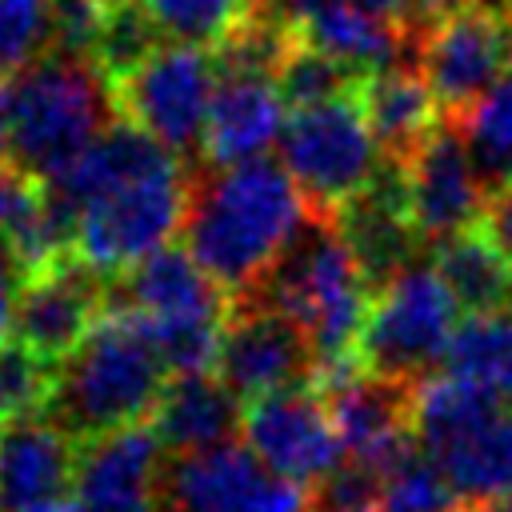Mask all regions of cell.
<instances>
[{"label":"cell","mask_w":512,"mask_h":512,"mask_svg":"<svg viewBox=\"0 0 512 512\" xmlns=\"http://www.w3.org/2000/svg\"><path fill=\"white\" fill-rule=\"evenodd\" d=\"M276 88L284 96L288 108H308V104H324L336 96H348L360 88V72H352L348 64L332 60L320 48H308L300 40H292V48L284 52V60L276 64Z\"/></svg>","instance_id":"83f0119b"},{"label":"cell","mask_w":512,"mask_h":512,"mask_svg":"<svg viewBox=\"0 0 512 512\" xmlns=\"http://www.w3.org/2000/svg\"><path fill=\"white\" fill-rule=\"evenodd\" d=\"M456 312L460 304L440 272L412 260L380 292H372L368 320L356 340V364L380 380L420 384L428 368L444 364L456 336Z\"/></svg>","instance_id":"52a82bcc"},{"label":"cell","mask_w":512,"mask_h":512,"mask_svg":"<svg viewBox=\"0 0 512 512\" xmlns=\"http://www.w3.org/2000/svg\"><path fill=\"white\" fill-rule=\"evenodd\" d=\"M240 432L264 468L296 484H316L344 460L332 408L316 384H296L252 400Z\"/></svg>","instance_id":"4fadbf2b"},{"label":"cell","mask_w":512,"mask_h":512,"mask_svg":"<svg viewBox=\"0 0 512 512\" xmlns=\"http://www.w3.org/2000/svg\"><path fill=\"white\" fill-rule=\"evenodd\" d=\"M460 512H512V492L492 496V500H480V504H464Z\"/></svg>","instance_id":"8d00e7d4"},{"label":"cell","mask_w":512,"mask_h":512,"mask_svg":"<svg viewBox=\"0 0 512 512\" xmlns=\"http://www.w3.org/2000/svg\"><path fill=\"white\" fill-rule=\"evenodd\" d=\"M28 512H76V504H72V496H60V500L36 504V508H28Z\"/></svg>","instance_id":"74e56055"},{"label":"cell","mask_w":512,"mask_h":512,"mask_svg":"<svg viewBox=\"0 0 512 512\" xmlns=\"http://www.w3.org/2000/svg\"><path fill=\"white\" fill-rule=\"evenodd\" d=\"M360 104H364V116L372 124V136L384 160H396V164H408V156L444 120L420 68H408V64L368 72L360 80Z\"/></svg>","instance_id":"44dd1931"},{"label":"cell","mask_w":512,"mask_h":512,"mask_svg":"<svg viewBox=\"0 0 512 512\" xmlns=\"http://www.w3.org/2000/svg\"><path fill=\"white\" fill-rule=\"evenodd\" d=\"M52 388H56V368L8 336L0 344V420L48 412Z\"/></svg>","instance_id":"f546056e"},{"label":"cell","mask_w":512,"mask_h":512,"mask_svg":"<svg viewBox=\"0 0 512 512\" xmlns=\"http://www.w3.org/2000/svg\"><path fill=\"white\" fill-rule=\"evenodd\" d=\"M448 120H456L488 196L500 192L512 180V72L500 84H492L476 104H468L460 116Z\"/></svg>","instance_id":"d4e9b609"},{"label":"cell","mask_w":512,"mask_h":512,"mask_svg":"<svg viewBox=\"0 0 512 512\" xmlns=\"http://www.w3.org/2000/svg\"><path fill=\"white\" fill-rule=\"evenodd\" d=\"M308 216L312 208L284 164L260 156L192 184L184 240L224 292L244 296L264 280Z\"/></svg>","instance_id":"7a4b0ae2"},{"label":"cell","mask_w":512,"mask_h":512,"mask_svg":"<svg viewBox=\"0 0 512 512\" xmlns=\"http://www.w3.org/2000/svg\"><path fill=\"white\" fill-rule=\"evenodd\" d=\"M240 404L244 400L216 372L172 376L152 412V432L160 436L164 452H200L236 436L244 420Z\"/></svg>","instance_id":"ffe728a7"},{"label":"cell","mask_w":512,"mask_h":512,"mask_svg":"<svg viewBox=\"0 0 512 512\" xmlns=\"http://www.w3.org/2000/svg\"><path fill=\"white\" fill-rule=\"evenodd\" d=\"M432 268L468 316L512 308V256L492 240L484 224L440 240L432 248Z\"/></svg>","instance_id":"7402d4cb"},{"label":"cell","mask_w":512,"mask_h":512,"mask_svg":"<svg viewBox=\"0 0 512 512\" xmlns=\"http://www.w3.org/2000/svg\"><path fill=\"white\" fill-rule=\"evenodd\" d=\"M164 40L216 48L228 40L264 0H140Z\"/></svg>","instance_id":"4316f807"},{"label":"cell","mask_w":512,"mask_h":512,"mask_svg":"<svg viewBox=\"0 0 512 512\" xmlns=\"http://www.w3.org/2000/svg\"><path fill=\"white\" fill-rule=\"evenodd\" d=\"M212 372L252 404L296 384H316V352L288 316L252 296H232Z\"/></svg>","instance_id":"7c38bea8"},{"label":"cell","mask_w":512,"mask_h":512,"mask_svg":"<svg viewBox=\"0 0 512 512\" xmlns=\"http://www.w3.org/2000/svg\"><path fill=\"white\" fill-rule=\"evenodd\" d=\"M164 444L152 424H132L80 444L72 504L76 512H156V476Z\"/></svg>","instance_id":"2e32d148"},{"label":"cell","mask_w":512,"mask_h":512,"mask_svg":"<svg viewBox=\"0 0 512 512\" xmlns=\"http://www.w3.org/2000/svg\"><path fill=\"white\" fill-rule=\"evenodd\" d=\"M52 44V0H0V76Z\"/></svg>","instance_id":"4dcf8cb0"},{"label":"cell","mask_w":512,"mask_h":512,"mask_svg":"<svg viewBox=\"0 0 512 512\" xmlns=\"http://www.w3.org/2000/svg\"><path fill=\"white\" fill-rule=\"evenodd\" d=\"M44 188L72 212V256L104 280L164 248L192 196L180 156L124 116Z\"/></svg>","instance_id":"6da1fadb"},{"label":"cell","mask_w":512,"mask_h":512,"mask_svg":"<svg viewBox=\"0 0 512 512\" xmlns=\"http://www.w3.org/2000/svg\"><path fill=\"white\" fill-rule=\"evenodd\" d=\"M308 512H380V472L360 460H340L312 484Z\"/></svg>","instance_id":"1f68e13d"},{"label":"cell","mask_w":512,"mask_h":512,"mask_svg":"<svg viewBox=\"0 0 512 512\" xmlns=\"http://www.w3.org/2000/svg\"><path fill=\"white\" fill-rule=\"evenodd\" d=\"M280 164L316 216H336L356 200L384 164L360 88L324 104L292 108L280 132Z\"/></svg>","instance_id":"ba28073f"},{"label":"cell","mask_w":512,"mask_h":512,"mask_svg":"<svg viewBox=\"0 0 512 512\" xmlns=\"http://www.w3.org/2000/svg\"><path fill=\"white\" fill-rule=\"evenodd\" d=\"M284 96L264 72H220L208 128H204V160L212 168H232L260 160L284 132Z\"/></svg>","instance_id":"d6986e66"},{"label":"cell","mask_w":512,"mask_h":512,"mask_svg":"<svg viewBox=\"0 0 512 512\" xmlns=\"http://www.w3.org/2000/svg\"><path fill=\"white\" fill-rule=\"evenodd\" d=\"M108 304L132 312L148 328L172 376H188L212 372L220 332L232 312V292H224L188 248L164 244L120 272Z\"/></svg>","instance_id":"8992f818"},{"label":"cell","mask_w":512,"mask_h":512,"mask_svg":"<svg viewBox=\"0 0 512 512\" xmlns=\"http://www.w3.org/2000/svg\"><path fill=\"white\" fill-rule=\"evenodd\" d=\"M104 308H108L104 276L92 272L84 260L64 256L20 284L8 336L44 364L60 368L92 332V324L104 316Z\"/></svg>","instance_id":"5bb4252c"},{"label":"cell","mask_w":512,"mask_h":512,"mask_svg":"<svg viewBox=\"0 0 512 512\" xmlns=\"http://www.w3.org/2000/svg\"><path fill=\"white\" fill-rule=\"evenodd\" d=\"M444 368L448 376L480 384L504 404H512V308L468 316L464 324H456Z\"/></svg>","instance_id":"cb8c5ba5"},{"label":"cell","mask_w":512,"mask_h":512,"mask_svg":"<svg viewBox=\"0 0 512 512\" xmlns=\"http://www.w3.org/2000/svg\"><path fill=\"white\" fill-rule=\"evenodd\" d=\"M8 124H12V84L0 76V160L8 156Z\"/></svg>","instance_id":"d590c367"},{"label":"cell","mask_w":512,"mask_h":512,"mask_svg":"<svg viewBox=\"0 0 512 512\" xmlns=\"http://www.w3.org/2000/svg\"><path fill=\"white\" fill-rule=\"evenodd\" d=\"M168 376L172 372L148 328L132 312L108 304L80 348L56 368L48 416L76 444H88L108 432L148 424Z\"/></svg>","instance_id":"3957f363"},{"label":"cell","mask_w":512,"mask_h":512,"mask_svg":"<svg viewBox=\"0 0 512 512\" xmlns=\"http://www.w3.org/2000/svg\"><path fill=\"white\" fill-rule=\"evenodd\" d=\"M360 4H368L372 12H380V16H388V20H396L404 32H408V20H412V8H416V0H360Z\"/></svg>","instance_id":"e575fe53"},{"label":"cell","mask_w":512,"mask_h":512,"mask_svg":"<svg viewBox=\"0 0 512 512\" xmlns=\"http://www.w3.org/2000/svg\"><path fill=\"white\" fill-rule=\"evenodd\" d=\"M20 284H24V272H20V264L12 260V252L0 244V344H4L8 332H12V312H16Z\"/></svg>","instance_id":"d6a6232c"},{"label":"cell","mask_w":512,"mask_h":512,"mask_svg":"<svg viewBox=\"0 0 512 512\" xmlns=\"http://www.w3.org/2000/svg\"><path fill=\"white\" fill-rule=\"evenodd\" d=\"M280 16L300 44L328 52L360 76L400 64L404 48L416 44L396 20L372 12L360 0H284Z\"/></svg>","instance_id":"e0dca14e"},{"label":"cell","mask_w":512,"mask_h":512,"mask_svg":"<svg viewBox=\"0 0 512 512\" xmlns=\"http://www.w3.org/2000/svg\"><path fill=\"white\" fill-rule=\"evenodd\" d=\"M156 48H160V28L152 24L148 8L140 0H120V4H108L104 12L100 36L92 44V64L108 80H120Z\"/></svg>","instance_id":"f1b7e54d"},{"label":"cell","mask_w":512,"mask_h":512,"mask_svg":"<svg viewBox=\"0 0 512 512\" xmlns=\"http://www.w3.org/2000/svg\"><path fill=\"white\" fill-rule=\"evenodd\" d=\"M80 444L48 416L0 420V512H28L72 492Z\"/></svg>","instance_id":"ac0fdd59"},{"label":"cell","mask_w":512,"mask_h":512,"mask_svg":"<svg viewBox=\"0 0 512 512\" xmlns=\"http://www.w3.org/2000/svg\"><path fill=\"white\" fill-rule=\"evenodd\" d=\"M112 112V80L92 56L52 52L20 68L12 84L8 160L48 184L100 140Z\"/></svg>","instance_id":"5b68a950"},{"label":"cell","mask_w":512,"mask_h":512,"mask_svg":"<svg viewBox=\"0 0 512 512\" xmlns=\"http://www.w3.org/2000/svg\"><path fill=\"white\" fill-rule=\"evenodd\" d=\"M484 228L492 232V240L512 256V180L488 196V208H484Z\"/></svg>","instance_id":"836d02e7"},{"label":"cell","mask_w":512,"mask_h":512,"mask_svg":"<svg viewBox=\"0 0 512 512\" xmlns=\"http://www.w3.org/2000/svg\"><path fill=\"white\" fill-rule=\"evenodd\" d=\"M464 504H480L512 492V404H504L492 420L472 428L464 440L448 444L432 456Z\"/></svg>","instance_id":"603a6c76"},{"label":"cell","mask_w":512,"mask_h":512,"mask_svg":"<svg viewBox=\"0 0 512 512\" xmlns=\"http://www.w3.org/2000/svg\"><path fill=\"white\" fill-rule=\"evenodd\" d=\"M104 4H120V0H104Z\"/></svg>","instance_id":"f35d334b"},{"label":"cell","mask_w":512,"mask_h":512,"mask_svg":"<svg viewBox=\"0 0 512 512\" xmlns=\"http://www.w3.org/2000/svg\"><path fill=\"white\" fill-rule=\"evenodd\" d=\"M464 500L444 468L412 444L380 472V512H460Z\"/></svg>","instance_id":"484cf974"},{"label":"cell","mask_w":512,"mask_h":512,"mask_svg":"<svg viewBox=\"0 0 512 512\" xmlns=\"http://www.w3.org/2000/svg\"><path fill=\"white\" fill-rule=\"evenodd\" d=\"M416 68L444 116H460L512 72V8L468 0L416 40Z\"/></svg>","instance_id":"8fae6325"},{"label":"cell","mask_w":512,"mask_h":512,"mask_svg":"<svg viewBox=\"0 0 512 512\" xmlns=\"http://www.w3.org/2000/svg\"><path fill=\"white\" fill-rule=\"evenodd\" d=\"M156 512H308V492L264 468L248 444L224 440L168 452L156 476Z\"/></svg>","instance_id":"30bf717a"},{"label":"cell","mask_w":512,"mask_h":512,"mask_svg":"<svg viewBox=\"0 0 512 512\" xmlns=\"http://www.w3.org/2000/svg\"><path fill=\"white\" fill-rule=\"evenodd\" d=\"M216 84L220 68L212 48L168 40L128 76L112 80V100L116 112L144 128L156 144L176 156H196L204 148Z\"/></svg>","instance_id":"9c48e42d"},{"label":"cell","mask_w":512,"mask_h":512,"mask_svg":"<svg viewBox=\"0 0 512 512\" xmlns=\"http://www.w3.org/2000/svg\"><path fill=\"white\" fill-rule=\"evenodd\" d=\"M244 296L288 316L316 352V376L324 368L356 360V340L368 320L372 288L344 244L332 216H308L280 260Z\"/></svg>","instance_id":"277c9868"},{"label":"cell","mask_w":512,"mask_h":512,"mask_svg":"<svg viewBox=\"0 0 512 512\" xmlns=\"http://www.w3.org/2000/svg\"><path fill=\"white\" fill-rule=\"evenodd\" d=\"M404 192H408V216L420 240L428 244H440L456 232L484 224L488 188L476 176V164L468 156V144L456 120L444 116L432 128V136L408 156Z\"/></svg>","instance_id":"9a60e30c"}]
</instances>
